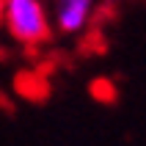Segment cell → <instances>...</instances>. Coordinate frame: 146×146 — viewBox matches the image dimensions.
I'll return each instance as SVG.
<instances>
[{
  "label": "cell",
  "instance_id": "6da1fadb",
  "mask_svg": "<svg viewBox=\"0 0 146 146\" xmlns=\"http://www.w3.org/2000/svg\"><path fill=\"white\" fill-rule=\"evenodd\" d=\"M3 22L6 31L25 47L41 44L50 36V22L41 0H6Z\"/></svg>",
  "mask_w": 146,
  "mask_h": 146
},
{
  "label": "cell",
  "instance_id": "7a4b0ae2",
  "mask_svg": "<svg viewBox=\"0 0 146 146\" xmlns=\"http://www.w3.org/2000/svg\"><path fill=\"white\" fill-rule=\"evenodd\" d=\"M94 0H55V22L64 33H77L86 28Z\"/></svg>",
  "mask_w": 146,
  "mask_h": 146
},
{
  "label": "cell",
  "instance_id": "3957f363",
  "mask_svg": "<svg viewBox=\"0 0 146 146\" xmlns=\"http://www.w3.org/2000/svg\"><path fill=\"white\" fill-rule=\"evenodd\" d=\"M3 8H6V0H0V19H3Z\"/></svg>",
  "mask_w": 146,
  "mask_h": 146
},
{
  "label": "cell",
  "instance_id": "277c9868",
  "mask_svg": "<svg viewBox=\"0 0 146 146\" xmlns=\"http://www.w3.org/2000/svg\"><path fill=\"white\" fill-rule=\"evenodd\" d=\"M108 3H119V0H108Z\"/></svg>",
  "mask_w": 146,
  "mask_h": 146
}]
</instances>
